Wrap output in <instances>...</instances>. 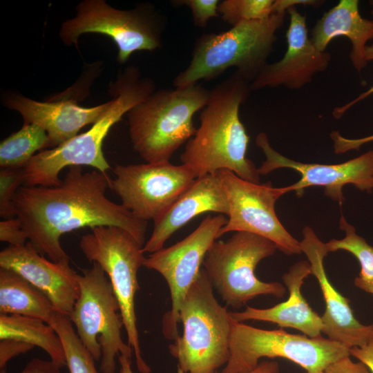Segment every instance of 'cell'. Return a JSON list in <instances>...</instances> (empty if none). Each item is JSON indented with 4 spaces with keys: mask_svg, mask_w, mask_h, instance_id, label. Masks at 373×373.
I'll use <instances>...</instances> for the list:
<instances>
[{
    "mask_svg": "<svg viewBox=\"0 0 373 373\" xmlns=\"http://www.w3.org/2000/svg\"><path fill=\"white\" fill-rule=\"evenodd\" d=\"M110 180L106 173L84 172L76 166L69 167L59 186L22 185L14 204L28 242L57 263H69L60 244L61 236L84 227H119L144 247L147 222L106 196Z\"/></svg>",
    "mask_w": 373,
    "mask_h": 373,
    "instance_id": "1",
    "label": "cell"
},
{
    "mask_svg": "<svg viewBox=\"0 0 373 373\" xmlns=\"http://www.w3.org/2000/svg\"><path fill=\"white\" fill-rule=\"evenodd\" d=\"M250 91V83L236 71L210 90L200 126L180 155L182 164L197 178L229 170L259 184L258 169L246 157L249 137L239 117L240 106Z\"/></svg>",
    "mask_w": 373,
    "mask_h": 373,
    "instance_id": "2",
    "label": "cell"
},
{
    "mask_svg": "<svg viewBox=\"0 0 373 373\" xmlns=\"http://www.w3.org/2000/svg\"><path fill=\"white\" fill-rule=\"evenodd\" d=\"M154 82L142 76L135 66H128L110 84L108 108L86 131L63 144L38 152L23 168L24 186H55L61 183L60 172L66 167L88 166L103 173L111 169L104 157L103 142L111 127L133 107L155 90Z\"/></svg>",
    "mask_w": 373,
    "mask_h": 373,
    "instance_id": "3",
    "label": "cell"
},
{
    "mask_svg": "<svg viewBox=\"0 0 373 373\" xmlns=\"http://www.w3.org/2000/svg\"><path fill=\"white\" fill-rule=\"evenodd\" d=\"M286 12L280 9L265 19L242 21L218 34L201 35L194 44L189 64L175 77L173 86L184 88L200 80L210 81L231 67H236L251 84L267 64Z\"/></svg>",
    "mask_w": 373,
    "mask_h": 373,
    "instance_id": "4",
    "label": "cell"
},
{
    "mask_svg": "<svg viewBox=\"0 0 373 373\" xmlns=\"http://www.w3.org/2000/svg\"><path fill=\"white\" fill-rule=\"evenodd\" d=\"M210 95L200 84L153 93L127 113L134 150L148 163L168 162L195 133L193 117Z\"/></svg>",
    "mask_w": 373,
    "mask_h": 373,
    "instance_id": "5",
    "label": "cell"
},
{
    "mask_svg": "<svg viewBox=\"0 0 373 373\" xmlns=\"http://www.w3.org/2000/svg\"><path fill=\"white\" fill-rule=\"evenodd\" d=\"M213 289L202 268L181 303L183 334L169 346L178 373H214L229 360L232 318Z\"/></svg>",
    "mask_w": 373,
    "mask_h": 373,
    "instance_id": "6",
    "label": "cell"
},
{
    "mask_svg": "<svg viewBox=\"0 0 373 373\" xmlns=\"http://www.w3.org/2000/svg\"><path fill=\"white\" fill-rule=\"evenodd\" d=\"M350 356V348L322 336L310 338L283 329L267 330L232 318L229 358L221 373L249 372L263 357H281L300 366L305 373H323L330 364Z\"/></svg>",
    "mask_w": 373,
    "mask_h": 373,
    "instance_id": "7",
    "label": "cell"
},
{
    "mask_svg": "<svg viewBox=\"0 0 373 373\" xmlns=\"http://www.w3.org/2000/svg\"><path fill=\"white\" fill-rule=\"evenodd\" d=\"M81 270L82 274L77 275L79 296L69 318L95 361L100 360L102 373H115L116 356H132V347L122 338L124 324L119 303L98 263Z\"/></svg>",
    "mask_w": 373,
    "mask_h": 373,
    "instance_id": "8",
    "label": "cell"
},
{
    "mask_svg": "<svg viewBox=\"0 0 373 373\" xmlns=\"http://www.w3.org/2000/svg\"><path fill=\"white\" fill-rule=\"evenodd\" d=\"M79 240V248L90 262L98 263L108 276L119 303L128 344L133 349L140 373H151L140 345L135 296L140 289L137 271L146 258L143 246L126 230L112 226L91 229Z\"/></svg>",
    "mask_w": 373,
    "mask_h": 373,
    "instance_id": "9",
    "label": "cell"
},
{
    "mask_svg": "<svg viewBox=\"0 0 373 373\" xmlns=\"http://www.w3.org/2000/svg\"><path fill=\"white\" fill-rule=\"evenodd\" d=\"M276 245L262 236L236 232L225 241L215 240L203 261L213 287L233 309H240L260 295L282 298L286 287L278 282H264L255 274L258 264L274 254Z\"/></svg>",
    "mask_w": 373,
    "mask_h": 373,
    "instance_id": "10",
    "label": "cell"
},
{
    "mask_svg": "<svg viewBox=\"0 0 373 373\" xmlns=\"http://www.w3.org/2000/svg\"><path fill=\"white\" fill-rule=\"evenodd\" d=\"M76 10V16L65 21L59 31L60 38L67 46L77 45L84 33L104 35L116 44L120 64L126 62L135 51H153L162 46L165 19L151 4L122 10L104 0H84Z\"/></svg>",
    "mask_w": 373,
    "mask_h": 373,
    "instance_id": "11",
    "label": "cell"
},
{
    "mask_svg": "<svg viewBox=\"0 0 373 373\" xmlns=\"http://www.w3.org/2000/svg\"><path fill=\"white\" fill-rule=\"evenodd\" d=\"M218 174L229 204L227 222L218 238L228 232L245 231L271 240L286 255L302 253L300 241L287 231L275 211L278 199L290 192L289 186L276 188L271 182H251L229 170H221Z\"/></svg>",
    "mask_w": 373,
    "mask_h": 373,
    "instance_id": "12",
    "label": "cell"
},
{
    "mask_svg": "<svg viewBox=\"0 0 373 373\" xmlns=\"http://www.w3.org/2000/svg\"><path fill=\"white\" fill-rule=\"evenodd\" d=\"M111 189L136 218L155 220L197 178L186 165L168 162L116 164Z\"/></svg>",
    "mask_w": 373,
    "mask_h": 373,
    "instance_id": "13",
    "label": "cell"
},
{
    "mask_svg": "<svg viewBox=\"0 0 373 373\" xmlns=\"http://www.w3.org/2000/svg\"><path fill=\"white\" fill-rule=\"evenodd\" d=\"M227 222L222 214L208 216L183 240L146 258L144 266L160 273L170 290L171 307L162 319L166 338L175 341L180 336L178 323L181 303L197 278L209 247Z\"/></svg>",
    "mask_w": 373,
    "mask_h": 373,
    "instance_id": "14",
    "label": "cell"
},
{
    "mask_svg": "<svg viewBox=\"0 0 373 373\" xmlns=\"http://www.w3.org/2000/svg\"><path fill=\"white\" fill-rule=\"evenodd\" d=\"M256 143L266 156V160L258 169L259 174L267 175L280 168L298 171L300 179L289 188L298 197L307 187L323 186L326 195L342 204L343 187L347 184L362 191L373 192V150L343 163L322 164L302 163L283 156L271 146L265 133L257 135Z\"/></svg>",
    "mask_w": 373,
    "mask_h": 373,
    "instance_id": "15",
    "label": "cell"
},
{
    "mask_svg": "<svg viewBox=\"0 0 373 373\" xmlns=\"http://www.w3.org/2000/svg\"><path fill=\"white\" fill-rule=\"evenodd\" d=\"M287 12L289 15L287 50L280 60L265 66L250 84L251 90L280 86L299 89L329 66L331 55L318 50L309 37L306 17L298 10L296 6L289 8Z\"/></svg>",
    "mask_w": 373,
    "mask_h": 373,
    "instance_id": "16",
    "label": "cell"
},
{
    "mask_svg": "<svg viewBox=\"0 0 373 373\" xmlns=\"http://www.w3.org/2000/svg\"><path fill=\"white\" fill-rule=\"evenodd\" d=\"M300 245L302 253L308 259L311 273L319 284L325 303V309L321 316L322 332L329 339L350 349L365 345L373 332V324H361L354 317L348 299L341 295L329 280L324 267V259L329 253L325 243L318 238L311 227L307 226L303 229Z\"/></svg>",
    "mask_w": 373,
    "mask_h": 373,
    "instance_id": "17",
    "label": "cell"
},
{
    "mask_svg": "<svg viewBox=\"0 0 373 373\" xmlns=\"http://www.w3.org/2000/svg\"><path fill=\"white\" fill-rule=\"evenodd\" d=\"M0 267L15 271L44 293L55 309L70 316L79 296L77 274L69 263L49 261L28 242L0 252Z\"/></svg>",
    "mask_w": 373,
    "mask_h": 373,
    "instance_id": "18",
    "label": "cell"
},
{
    "mask_svg": "<svg viewBox=\"0 0 373 373\" xmlns=\"http://www.w3.org/2000/svg\"><path fill=\"white\" fill-rule=\"evenodd\" d=\"M3 103L19 113L23 123L41 127L48 137V149H52L78 135L85 126L94 124L108 108L111 100L94 107H82L76 99L66 97H55L41 102L9 93L3 97Z\"/></svg>",
    "mask_w": 373,
    "mask_h": 373,
    "instance_id": "19",
    "label": "cell"
},
{
    "mask_svg": "<svg viewBox=\"0 0 373 373\" xmlns=\"http://www.w3.org/2000/svg\"><path fill=\"white\" fill-rule=\"evenodd\" d=\"M207 212L229 214L227 198L218 174L197 178L172 205L153 221V232L143 247L144 252L153 253L179 229L195 217Z\"/></svg>",
    "mask_w": 373,
    "mask_h": 373,
    "instance_id": "20",
    "label": "cell"
},
{
    "mask_svg": "<svg viewBox=\"0 0 373 373\" xmlns=\"http://www.w3.org/2000/svg\"><path fill=\"white\" fill-rule=\"evenodd\" d=\"M309 274L311 266L308 261L296 262L282 276L289 291L287 300L266 309L246 306L242 312H229L231 317L238 322L254 320L274 323L281 327L298 329L310 338L321 336V316L312 309L300 291L304 280Z\"/></svg>",
    "mask_w": 373,
    "mask_h": 373,
    "instance_id": "21",
    "label": "cell"
},
{
    "mask_svg": "<svg viewBox=\"0 0 373 373\" xmlns=\"http://www.w3.org/2000/svg\"><path fill=\"white\" fill-rule=\"evenodd\" d=\"M358 0H340L325 12L311 31V39L320 51L338 37H346L352 44L350 57L359 73L367 65L365 57L367 42L373 39V19L361 17Z\"/></svg>",
    "mask_w": 373,
    "mask_h": 373,
    "instance_id": "22",
    "label": "cell"
},
{
    "mask_svg": "<svg viewBox=\"0 0 373 373\" xmlns=\"http://www.w3.org/2000/svg\"><path fill=\"white\" fill-rule=\"evenodd\" d=\"M57 312L41 290L15 271L0 268V314L39 318L50 325Z\"/></svg>",
    "mask_w": 373,
    "mask_h": 373,
    "instance_id": "23",
    "label": "cell"
},
{
    "mask_svg": "<svg viewBox=\"0 0 373 373\" xmlns=\"http://www.w3.org/2000/svg\"><path fill=\"white\" fill-rule=\"evenodd\" d=\"M14 339L44 350L61 367L66 359L60 337L41 319L15 314H0V340Z\"/></svg>",
    "mask_w": 373,
    "mask_h": 373,
    "instance_id": "24",
    "label": "cell"
},
{
    "mask_svg": "<svg viewBox=\"0 0 373 373\" xmlns=\"http://www.w3.org/2000/svg\"><path fill=\"white\" fill-rule=\"evenodd\" d=\"M46 132L35 124L23 123L22 127L0 144L1 168H24L36 152L48 149Z\"/></svg>",
    "mask_w": 373,
    "mask_h": 373,
    "instance_id": "25",
    "label": "cell"
},
{
    "mask_svg": "<svg viewBox=\"0 0 373 373\" xmlns=\"http://www.w3.org/2000/svg\"><path fill=\"white\" fill-rule=\"evenodd\" d=\"M340 229L345 232L343 239H332L325 243L328 252L345 250L351 253L358 260L361 271L354 279V285L373 294V246L356 233L355 228L349 224L341 215L339 221Z\"/></svg>",
    "mask_w": 373,
    "mask_h": 373,
    "instance_id": "26",
    "label": "cell"
},
{
    "mask_svg": "<svg viewBox=\"0 0 373 373\" xmlns=\"http://www.w3.org/2000/svg\"><path fill=\"white\" fill-rule=\"evenodd\" d=\"M50 325L61 338L70 373H98L94 358L80 341L68 316L58 312Z\"/></svg>",
    "mask_w": 373,
    "mask_h": 373,
    "instance_id": "27",
    "label": "cell"
},
{
    "mask_svg": "<svg viewBox=\"0 0 373 373\" xmlns=\"http://www.w3.org/2000/svg\"><path fill=\"white\" fill-rule=\"evenodd\" d=\"M276 0H224L220 2L218 14L232 26L245 21L262 20L275 11Z\"/></svg>",
    "mask_w": 373,
    "mask_h": 373,
    "instance_id": "28",
    "label": "cell"
},
{
    "mask_svg": "<svg viewBox=\"0 0 373 373\" xmlns=\"http://www.w3.org/2000/svg\"><path fill=\"white\" fill-rule=\"evenodd\" d=\"M23 183V168H1L0 216L3 220L16 218L14 198Z\"/></svg>",
    "mask_w": 373,
    "mask_h": 373,
    "instance_id": "29",
    "label": "cell"
},
{
    "mask_svg": "<svg viewBox=\"0 0 373 373\" xmlns=\"http://www.w3.org/2000/svg\"><path fill=\"white\" fill-rule=\"evenodd\" d=\"M175 6H186L190 8L194 25L204 28L211 18L219 17L218 0H178L173 1Z\"/></svg>",
    "mask_w": 373,
    "mask_h": 373,
    "instance_id": "30",
    "label": "cell"
},
{
    "mask_svg": "<svg viewBox=\"0 0 373 373\" xmlns=\"http://www.w3.org/2000/svg\"><path fill=\"white\" fill-rule=\"evenodd\" d=\"M0 240L13 246H22L28 242L27 235L17 217L0 222Z\"/></svg>",
    "mask_w": 373,
    "mask_h": 373,
    "instance_id": "31",
    "label": "cell"
},
{
    "mask_svg": "<svg viewBox=\"0 0 373 373\" xmlns=\"http://www.w3.org/2000/svg\"><path fill=\"white\" fill-rule=\"evenodd\" d=\"M35 347L34 345L14 339H2L0 341V370L5 369L7 363L13 357L27 352Z\"/></svg>",
    "mask_w": 373,
    "mask_h": 373,
    "instance_id": "32",
    "label": "cell"
},
{
    "mask_svg": "<svg viewBox=\"0 0 373 373\" xmlns=\"http://www.w3.org/2000/svg\"><path fill=\"white\" fill-rule=\"evenodd\" d=\"M330 137L333 141L334 151L336 154L358 150L362 145L373 142V135L361 138L350 139L342 136L337 131H332Z\"/></svg>",
    "mask_w": 373,
    "mask_h": 373,
    "instance_id": "33",
    "label": "cell"
},
{
    "mask_svg": "<svg viewBox=\"0 0 373 373\" xmlns=\"http://www.w3.org/2000/svg\"><path fill=\"white\" fill-rule=\"evenodd\" d=\"M323 373H371L362 362H354L350 356L343 357L330 364Z\"/></svg>",
    "mask_w": 373,
    "mask_h": 373,
    "instance_id": "34",
    "label": "cell"
},
{
    "mask_svg": "<svg viewBox=\"0 0 373 373\" xmlns=\"http://www.w3.org/2000/svg\"><path fill=\"white\" fill-rule=\"evenodd\" d=\"M61 367L55 362L33 358L19 373H61ZM0 373H6V368L0 370Z\"/></svg>",
    "mask_w": 373,
    "mask_h": 373,
    "instance_id": "35",
    "label": "cell"
},
{
    "mask_svg": "<svg viewBox=\"0 0 373 373\" xmlns=\"http://www.w3.org/2000/svg\"><path fill=\"white\" fill-rule=\"evenodd\" d=\"M365 57L367 61H373V44L370 46H367L365 48ZM373 94V86L370 88L366 91L360 94L352 101L347 102V104L337 106L334 108L332 115L336 119L341 118L350 108H352L356 104L360 102L361 101L365 99L370 95Z\"/></svg>",
    "mask_w": 373,
    "mask_h": 373,
    "instance_id": "36",
    "label": "cell"
},
{
    "mask_svg": "<svg viewBox=\"0 0 373 373\" xmlns=\"http://www.w3.org/2000/svg\"><path fill=\"white\" fill-rule=\"evenodd\" d=\"M350 355L363 363L373 373V332L368 342L361 347H354L350 349Z\"/></svg>",
    "mask_w": 373,
    "mask_h": 373,
    "instance_id": "37",
    "label": "cell"
},
{
    "mask_svg": "<svg viewBox=\"0 0 373 373\" xmlns=\"http://www.w3.org/2000/svg\"><path fill=\"white\" fill-rule=\"evenodd\" d=\"M279 365L276 361H264L259 363L256 368L247 373H279Z\"/></svg>",
    "mask_w": 373,
    "mask_h": 373,
    "instance_id": "38",
    "label": "cell"
},
{
    "mask_svg": "<svg viewBox=\"0 0 373 373\" xmlns=\"http://www.w3.org/2000/svg\"><path fill=\"white\" fill-rule=\"evenodd\" d=\"M117 357L120 365L119 373H133L131 368V358L121 354Z\"/></svg>",
    "mask_w": 373,
    "mask_h": 373,
    "instance_id": "39",
    "label": "cell"
},
{
    "mask_svg": "<svg viewBox=\"0 0 373 373\" xmlns=\"http://www.w3.org/2000/svg\"><path fill=\"white\" fill-rule=\"evenodd\" d=\"M369 3H370V5L372 6V8H373V0L370 1ZM371 12H372V15H373V8H372Z\"/></svg>",
    "mask_w": 373,
    "mask_h": 373,
    "instance_id": "40",
    "label": "cell"
}]
</instances>
